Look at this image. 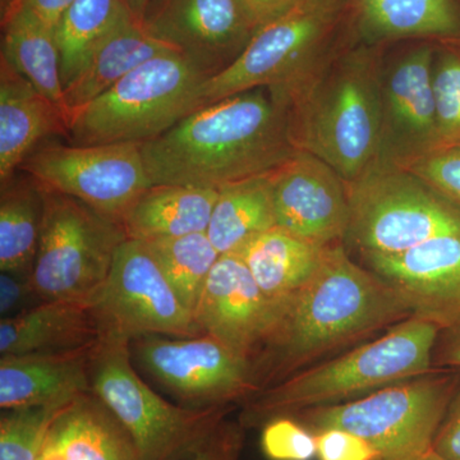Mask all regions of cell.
I'll list each match as a JSON object with an SVG mask.
<instances>
[{"mask_svg":"<svg viewBox=\"0 0 460 460\" xmlns=\"http://www.w3.org/2000/svg\"><path fill=\"white\" fill-rule=\"evenodd\" d=\"M129 350L127 341H99L91 357V392L131 435L140 460H189L228 410L165 401L138 376Z\"/></svg>","mask_w":460,"mask_h":460,"instance_id":"6","label":"cell"},{"mask_svg":"<svg viewBox=\"0 0 460 460\" xmlns=\"http://www.w3.org/2000/svg\"><path fill=\"white\" fill-rule=\"evenodd\" d=\"M413 460H447L443 458V456H438V453H435L434 450H429L428 453L422 454V456H417L416 459Z\"/></svg>","mask_w":460,"mask_h":460,"instance_id":"45","label":"cell"},{"mask_svg":"<svg viewBox=\"0 0 460 460\" xmlns=\"http://www.w3.org/2000/svg\"><path fill=\"white\" fill-rule=\"evenodd\" d=\"M74 2L75 0H18L14 11L18 8L25 9L45 26L56 31L58 23L62 20L63 14L66 13V9L71 7Z\"/></svg>","mask_w":460,"mask_h":460,"instance_id":"41","label":"cell"},{"mask_svg":"<svg viewBox=\"0 0 460 460\" xmlns=\"http://www.w3.org/2000/svg\"><path fill=\"white\" fill-rule=\"evenodd\" d=\"M440 330L429 321L408 317L376 341L251 396L242 423L263 425L274 417L354 401L429 374Z\"/></svg>","mask_w":460,"mask_h":460,"instance_id":"4","label":"cell"},{"mask_svg":"<svg viewBox=\"0 0 460 460\" xmlns=\"http://www.w3.org/2000/svg\"><path fill=\"white\" fill-rule=\"evenodd\" d=\"M270 91L286 108L296 150L319 157L345 183L358 180L376 163L383 84L371 58H345L314 87L304 81L289 89Z\"/></svg>","mask_w":460,"mask_h":460,"instance_id":"3","label":"cell"},{"mask_svg":"<svg viewBox=\"0 0 460 460\" xmlns=\"http://www.w3.org/2000/svg\"><path fill=\"white\" fill-rule=\"evenodd\" d=\"M270 301L237 253L220 255L199 296L195 320L202 334L255 361L279 320Z\"/></svg>","mask_w":460,"mask_h":460,"instance_id":"17","label":"cell"},{"mask_svg":"<svg viewBox=\"0 0 460 460\" xmlns=\"http://www.w3.org/2000/svg\"><path fill=\"white\" fill-rule=\"evenodd\" d=\"M314 435L319 460H381L368 441L347 429H325Z\"/></svg>","mask_w":460,"mask_h":460,"instance_id":"36","label":"cell"},{"mask_svg":"<svg viewBox=\"0 0 460 460\" xmlns=\"http://www.w3.org/2000/svg\"><path fill=\"white\" fill-rule=\"evenodd\" d=\"M208 78L181 53L153 58L69 115L75 145L144 144L202 108Z\"/></svg>","mask_w":460,"mask_h":460,"instance_id":"5","label":"cell"},{"mask_svg":"<svg viewBox=\"0 0 460 460\" xmlns=\"http://www.w3.org/2000/svg\"><path fill=\"white\" fill-rule=\"evenodd\" d=\"M219 190L153 184L124 214L127 237L137 241L181 237L206 232Z\"/></svg>","mask_w":460,"mask_h":460,"instance_id":"25","label":"cell"},{"mask_svg":"<svg viewBox=\"0 0 460 460\" xmlns=\"http://www.w3.org/2000/svg\"><path fill=\"white\" fill-rule=\"evenodd\" d=\"M401 168L460 208V144L432 148Z\"/></svg>","mask_w":460,"mask_h":460,"instance_id":"34","label":"cell"},{"mask_svg":"<svg viewBox=\"0 0 460 460\" xmlns=\"http://www.w3.org/2000/svg\"><path fill=\"white\" fill-rule=\"evenodd\" d=\"M98 344L59 353L0 356V408L69 404L91 392V357Z\"/></svg>","mask_w":460,"mask_h":460,"instance_id":"19","label":"cell"},{"mask_svg":"<svg viewBox=\"0 0 460 460\" xmlns=\"http://www.w3.org/2000/svg\"><path fill=\"white\" fill-rule=\"evenodd\" d=\"M274 226L277 217L268 172L222 187L206 233L217 252L226 255Z\"/></svg>","mask_w":460,"mask_h":460,"instance_id":"27","label":"cell"},{"mask_svg":"<svg viewBox=\"0 0 460 460\" xmlns=\"http://www.w3.org/2000/svg\"><path fill=\"white\" fill-rule=\"evenodd\" d=\"M38 460H140L122 423L93 392L75 398L51 425Z\"/></svg>","mask_w":460,"mask_h":460,"instance_id":"21","label":"cell"},{"mask_svg":"<svg viewBox=\"0 0 460 460\" xmlns=\"http://www.w3.org/2000/svg\"><path fill=\"white\" fill-rule=\"evenodd\" d=\"M242 443V429L224 420L189 460H239Z\"/></svg>","mask_w":460,"mask_h":460,"instance_id":"38","label":"cell"},{"mask_svg":"<svg viewBox=\"0 0 460 460\" xmlns=\"http://www.w3.org/2000/svg\"><path fill=\"white\" fill-rule=\"evenodd\" d=\"M438 365L460 368V323L447 330L436 353Z\"/></svg>","mask_w":460,"mask_h":460,"instance_id":"42","label":"cell"},{"mask_svg":"<svg viewBox=\"0 0 460 460\" xmlns=\"http://www.w3.org/2000/svg\"><path fill=\"white\" fill-rule=\"evenodd\" d=\"M144 243L181 304L195 316L206 280L220 257L208 233L151 239Z\"/></svg>","mask_w":460,"mask_h":460,"instance_id":"29","label":"cell"},{"mask_svg":"<svg viewBox=\"0 0 460 460\" xmlns=\"http://www.w3.org/2000/svg\"><path fill=\"white\" fill-rule=\"evenodd\" d=\"M363 17L383 36L450 33L458 27L450 0H380Z\"/></svg>","mask_w":460,"mask_h":460,"instance_id":"31","label":"cell"},{"mask_svg":"<svg viewBox=\"0 0 460 460\" xmlns=\"http://www.w3.org/2000/svg\"><path fill=\"white\" fill-rule=\"evenodd\" d=\"M123 2L133 16L137 18L140 22H144L145 14H146L151 0H123Z\"/></svg>","mask_w":460,"mask_h":460,"instance_id":"43","label":"cell"},{"mask_svg":"<svg viewBox=\"0 0 460 460\" xmlns=\"http://www.w3.org/2000/svg\"><path fill=\"white\" fill-rule=\"evenodd\" d=\"M2 22V59L53 102L69 124L56 31L21 8Z\"/></svg>","mask_w":460,"mask_h":460,"instance_id":"26","label":"cell"},{"mask_svg":"<svg viewBox=\"0 0 460 460\" xmlns=\"http://www.w3.org/2000/svg\"><path fill=\"white\" fill-rule=\"evenodd\" d=\"M20 172L120 224L129 206L153 186L140 144L39 145Z\"/></svg>","mask_w":460,"mask_h":460,"instance_id":"12","label":"cell"},{"mask_svg":"<svg viewBox=\"0 0 460 460\" xmlns=\"http://www.w3.org/2000/svg\"><path fill=\"white\" fill-rule=\"evenodd\" d=\"M44 193L31 175H14L0 195V270L31 278L38 252Z\"/></svg>","mask_w":460,"mask_h":460,"instance_id":"28","label":"cell"},{"mask_svg":"<svg viewBox=\"0 0 460 460\" xmlns=\"http://www.w3.org/2000/svg\"><path fill=\"white\" fill-rule=\"evenodd\" d=\"M251 25L257 30L284 16L302 0H238Z\"/></svg>","mask_w":460,"mask_h":460,"instance_id":"40","label":"cell"},{"mask_svg":"<svg viewBox=\"0 0 460 460\" xmlns=\"http://www.w3.org/2000/svg\"><path fill=\"white\" fill-rule=\"evenodd\" d=\"M411 316L392 287L354 263L341 244L330 246L313 279L281 307L256 356L261 390L272 378L284 380L317 357Z\"/></svg>","mask_w":460,"mask_h":460,"instance_id":"2","label":"cell"},{"mask_svg":"<svg viewBox=\"0 0 460 460\" xmlns=\"http://www.w3.org/2000/svg\"><path fill=\"white\" fill-rule=\"evenodd\" d=\"M326 248L274 226L234 253L246 263L263 295L283 307L313 279Z\"/></svg>","mask_w":460,"mask_h":460,"instance_id":"24","label":"cell"},{"mask_svg":"<svg viewBox=\"0 0 460 460\" xmlns=\"http://www.w3.org/2000/svg\"><path fill=\"white\" fill-rule=\"evenodd\" d=\"M265 90L205 105L141 144L151 184L220 190L287 162L296 148L286 108Z\"/></svg>","mask_w":460,"mask_h":460,"instance_id":"1","label":"cell"},{"mask_svg":"<svg viewBox=\"0 0 460 460\" xmlns=\"http://www.w3.org/2000/svg\"><path fill=\"white\" fill-rule=\"evenodd\" d=\"M42 302L31 278L2 272L0 275V316H14Z\"/></svg>","mask_w":460,"mask_h":460,"instance_id":"37","label":"cell"},{"mask_svg":"<svg viewBox=\"0 0 460 460\" xmlns=\"http://www.w3.org/2000/svg\"><path fill=\"white\" fill-rule=\"evenodd\" d=\"M432 450L447 460H460V385L436 431Z\"/></svg>","mask_w":460,"mask_h":460,"instance_id":"39","label":"cell"},{"mask_svg":"<svg viewBox=\"0 0 460 460\" xmlns=\"http://www.w3.org/2000/svg\"><path fill=\"white\" fill-rule=\"evenodd\" d=\"M347 187V238L363 257L396 255L460 232V208L401 166L372 165Z\"/></svg>","mask_w":460,"mask_h":460,"instance_id":"7","label":"cell"},{"mask_svg":"<svg viewBox=\"0 0 460 460\" xmlns=\"http://www.w3.org/2000/svg\"><path fill=\"white\" fill-rule=\"evenodd\" d=\"M41 189L44 217L32 286L42 301L87 302L107 280L118 248L128 239L126 230L80 199Z\"/></svg>","mask_w":460,"mask_h":460,"instance_id":"9","label":"cell"},{"mask_svg":"<svg viewBox=\"0 0 460 460\" xmlns=\"http://www.w3.org/2000/svg\"><path fill=\"white\" fill-rule=\"evenodd\" d=\"M260 443L269 460H313L317 456L316 435L289 416L263 423Z\"/></svg>","mask_w":460,"mask_h":460,"instance_id":"35","label":"cell"},{"mask_svg":"<svg viewBox=\"0 0 460 460\" xmlns=\"http://www.w3.org/2000/svg\"><path fill=\"white\" fill-rule=\"evenodd\" d=\"M99 341L89 302L42 301L0 320V356L68 352Z\"/></svg>","mask_w":460,"mask_h":460,"instance_id":"23","label":"cell"},{"mask_svg":"<svg viewBox=\"0 0 460 460\" xmlns=\"http://www.w3.org/2000/svg\"><path fill=\"white\" fill-rule=\"evenodd\" d=\"M178 53L151 36L131 12H126L91 50L77 75L65 87L71 115L113 87L133 69L153 58Z\"/></svg>","mask_w":460,"mask_h":460,"instance_id":"22","label":"cell"},{"mask_svg":"<svg viewBox=\"0 0 460 460\" xmlns=\"http://www.w3.org/2000/svg\"><path fill=\"white\" fill-rule=\"evenodd\" d=\"M131 347L142 367L187 407H226L261 392L255 361L210 335H148Z\"/></svg>","mask_w":460,"mask_h":460,"instance_id":"13","label":"cell"},{"mask_svg":"<svg viewBox=\"0 0 460 460\" xmlns=\"http://www.w3.org/2000/svg\"><path fill=\"white\" fill-rule=\"evenodd\" d=\"M456 389L450 375L426 374L354 401L305 411L313 432L341 429L361 436L381 460H413L432 449Z\"/></svg>","mask_w":460,"mask_h":460,"instance_id":"8","label":"cell"},{"mask_svg":"<svg viewBox=\"0 0 460 460\" xmlns=\"http://www.w3.org/2000/svg\"><path fill=\"white\" fill-rule=\"evenodd\" d=\"M337 0H302L253 33L237 59L202 86V107L256 89L281 90L311 77L334 22Z\"/></svg>","mask_w":460,"mask_h":460,"instance_id":"11","label":"cell"},{"mask_svg":"<svg viewBox=\"0 0 460 460\" xmlns=\"http://www.w3.org/2000/svg\"><path fill=\"white\" fill-rule=\"evenodd\" d=\"M128 11L123 0H75L66 9L56 30L65 87L83 68L100 39Z\"/></svg>","mask_w":460,"mask_h":460,"instance_id":"30","label":"cell"},{"mask_svg":"<svg viewBox=\"0 0 460 460\" xmlns=\"http://www.w3.org/2000/svg\"><path fill=\"white\" fill-rule=\"evenodd\" d=\"M18 0H2V21L14 11L16 8Z\"/></svg>","mask_w":460,"mask_h":460,"instance_id":"44","label":"cell"},{"mask_svg":"<svg viewBox=\"0 0 460 460\" xmlns=\"http://www.w3.org/2000/svg\"><path fill=\"white\" fill-rule=\"evenodd\" d=\"M142 23L208 78L232 65L255 33L238 0H151Z\"/></svg>","mask_w":460,"mask_h":460,"instance_id":"14","label":"cell"},{"mask_svg":"<svg viewBox=\"0 0 460 460\" xmlns=\"http://www.w3.org/2000/svg\"><path fill=\"white\" fill-rule=\"evenodd\" d=\"M429 49L402 59L383 84V127L377 165L402 166L440 145ZM374 164V165H375Z\"/></svg>","mask_w":460,"mask_h":460,"instance_id":"18","label":"cell"},{"mask_svg":"<svg viewBox=\"0 0 460 460\" xmlns=\"http://www.w3.org/2000/svg\"><path fill=\"white\" fill-rule=\"evenodd\" d=\"M269 177L277 226L321 247L347 238L348 187L332 166L296 150Z\"/></svg>","mask_w":460,"mask_h":460,"instance_id":"15","label":"cell"},{"mask_svg":"<svg viewBox=\"0 0 460 460\" xmlns=\"http://www.w3.org/2000/svg\"><path fill=\"white\" fill-rule=\"evenodd\" d=\"M100 341L131 344L148 335H202L195 316L175 295L146 244L127 239L98 292L89 299Z\"/></svg>","mask_w":460,"mask_h":460,"instance_id":"10","label":"cell"},{"mask_svg":"<svg viewBox=\"0 0 460 460\" xmlns=\"http://www.w3.org/2000/svg\"><path fill=\"white\" fill-rule=\"evenodd\" d=\"M378 2H380V0H361L362 11H368V9L375 7Z\"/></svg>","mask_w":460,"mask_h":460,"instance_id":"46","label":"cell"},{"mask_svg":"<svg viewBox=\"0 0 460 460\" xmlns=\"http://www.w3.org/2000/svg\"><path fill=\"white\" fill-rule=\"evenodd\" d=\"M411 316L441 330L460 323V232L444 233L396 255L365 256Z\"/></svg>","mask_w":460,"mask_h":460,"instance_id":"16","label":"cell"},{"mask_svg":"<svg viewBox=\"0 0 460 460\" xmlns=\"http://www.w3.org/2000/svg\"><path fill=\"white\" fill-rule=\"evenodd\" d=\"M66 405H30L2 411L0 460H38L54 420Z\"/></svg>","mask_w":460,"mask_h":460,"instance_id":"32","label":"cell"},{"mask_svg":"<svg viewBox=\"0 0 460 460\" xmlns=\"http://www.w3.org/2000/svg\"><path fill=\"white\" fill-rule=\"evenodd\" d=\"M434 96L440 145L460 144V59L441 58L434 66Z\"/></svg>","mask_w":460,"mask_h":460,"instance_id":"33","label":"cell"},{"mask_svg":"<svg viewBox=\"0 0 460 460\" xmlns=\"http://www.w3.org/2000/svg\"><path fill=\"white\" fill-rule=\"evenodd\" d=\"M51 136H69L68 118L0 59V186Z\"/></svg>","mask_w":460,"mask_h":460,"instance_id":"20","label":"cell"}]
</instances>
